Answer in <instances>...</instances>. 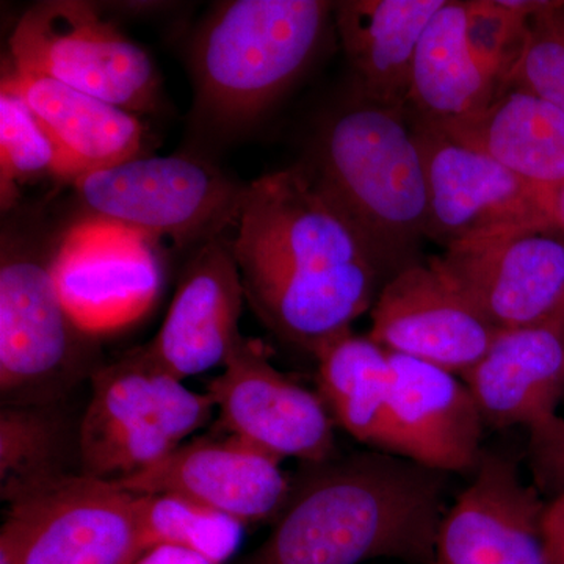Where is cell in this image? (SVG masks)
<instances>
[{
	"instance_id": "cell-1",
	"label": "cell",
	"mask_w": 564,
	"mask_h": 564,
	"mask_svg": "<svg viewBox=\"0 0 564 564\" xmlns=\"http://www.w3.org/2000/svg\"><path fill=\"white\" fill-rule=\"evenodd\" d=\"M234 228L247 303L278 339L313 356L350 333L392 278L303 165L247 184Z\"/></svg>"
},
{
	"instance_id": "cell-2",
	"label": "cell",
	"mask_w": 564,
	"mask_h": 564,
	"mask_svg": "<svg viewBox=\"0 0 564 564\" xmlns=\"http://www.w3.org/2000/svg\"><path fill=\"white\" fill-rule=\"evenodd\" d=\"M447 474L386 452L307 464L269 538L239 564H434Z\"/></svg>"
},
{
	"instance_id": "cell-3",
	"label": "cell",
	"mask_w": 564,
	"mask_h": 564,
	"mask_svg": "<svg viewBox=\"0 0 564 564\" xmlns=\"http://www.w3.org/2000/svg\"><path fill=\"white\" fill-rule=\"evenodd\" d=\"M303 166L386 272L419 262L429 192L410 111L352 95L323 121Z\"/></svg>"
},
{
	"instance_id": "cell-4",
	"label": "cell",
	"mask_w": 564,
	"mask_h": 564,
	"mask_svg": "<svg viewBox=\"0 0 564 564\" xmlns=\"http://www.w3.org/2000/svg\"><path fill=\"white\" fill-rule=\"evenodd\" d=\"M325 0H231L215 7L192 46L196 118L236 132L300 79L332 20Z\"/></svg>"
},
{
	"instance_id": "cell-5",
	"label": "cell",
	"mask_w": 564,
	"mask_h": 564,
	"mask_svg": "<svg viewBox=\"0 0 564 564\" xmlns=\"http://www.w3.org/2000/svg\"><path fill=\"white\" fill-rule=\"evenodd\" d=\"M77 429V458L85 477L118 481L161 463L215 413L209 393L152 362L143 347L104 364Z\"/></svg>"
},
{
	"instance_id": "cell-6",
	"label": "cell",
	"mask_w": 564,
	"mask_h": 564,
	"mask_svg": "<svg viewBox=\"0 0 564 564\" xmlns=\"http://www.w3.org/2000/svg\"><path fill=\"white\" fill-rule=\"evenodd\" d=\"M98 339L82 332L62 302L51 258L3 242L0 259L2 404H61L99 361Z\"/></svg>"
},
{
	"instance_id": "cell-7",
	"label": "cell",
	"mask_w": 564,
	"mask_h": 564,
	"mask_svg": "<svg viewBox=\"0 0 564 564\" xmlns=\"http://www.w3.org/2000/svg\"><path fill=\"white\" fill-rule=\"evenodd\" d=\"M73 185L88 217L126 226L155 243L176 245L221 237L236 225L247 188L188 155H139Z\"/></svg>"
},
{
	"instance_id": "cell-8",
	"label": "cell",
	"mask_w": 564,
	"mask_h": 564,
	"mask_svg": "<svg viewBox=\"0 0 564 564\" xmlns=\"http://www.w3.org/2000/svg\"><path fill=\"white\" fill-rule=\"evenodd\" d=\"M13 66L51 77L132 113L161 104V77L150 55L80 0L31 7L10 39Z\"/></svg>"
},
{
	"instance_id": "cell-9",
	"label": "cell",
	"mask_w": 564,
	"mask_h": 564,
	"mask_svg": "<svg viewBox=\"0 0 564 564\" xmlns=\"http://www.w3.org/2000/svg\"><path fill=\"white\" fill-rule=\"evenodd\" d=\"M0 564H133L143 555L133 494L66 474L7 503Z\"/></svg>"
},
{
	"instance_id": "cell-10",
	"label": "cell",
	"mask_w": 564,
	"mask_h": 564,
	"mask_svg": "<svg viewBox=\"0 0 564 564\" xmlns=\"http://www.w3.org/2000/svg\"><path fill=\"white\" fill-rule=\"evenodd\" d=\"M51 269L70 317L96 339L139 322L162 291L154 240L101 218L74 223L55 248Z\"/></svg>"
},
{
	"instance_id": "cell-11",
	"label": "cell",
	"mask_w": 564,
	"mask_h": 564,
	"mask_svg": "<svg viewBox=\"0 0 564 564\" xmlns=\"http://www.w3.org/2000/svg\"><path fill=\"white\" fill-rule=\"evenodd\" d=\"M430 259L497 329L554 321L564 296V242L544 229L481 234Z\"/></svg>"
},
{
	"instance_id": "cell-12",
	"label": "cell",
	"mask_w": 564,
	"mask_h": 564,
	"mask_svg": "<svg viewBox=\"0 0 564 564\" xmlns=\"http://www.w3.org/2000/svg\"><path fill=\"white\" fill-rule=\"evenodd\" d=\"M411 124L425 166L426 239L447 248L500 229L549 231L536 185L436 126Z\"/></svg>"
},
{
	"instance_id": "cell-13",
	"label": "cell",
	"mask_w": 564,
	"mask_h": 564,
	"mask_svg": "<svg viewBox=\"0 0 564 564\" xmlns=\"http://www.w3.org/2000/svg\"><path fill=\"white\" fill-rule=\"evenodd\" d=\"M206 392L226 434L281 459L321 464L333 458L336 423L328 408L318 393L280 372L261 343L242 337Z\"/></svg>"
},
{
	"instance_id": "cell-14",
	"label": "cell",
	"mask_w": 564,
	"mask_h": 564,
	"mask_svg": "<svg viewBox=\"0 0 564 564\" xmlns=\"http://www.w3.org/2000/svg\"><path fill=\"white\" fill-rule=\"evenodd\" d=\"M370 315L373 343L455 375L480 361L499 333L432 259L386 282Z\"/></svg>"
},
{
	"instance_id": "cell-15",
	"label": "cell",
	"mask_w": 564,
	"mask_h": 564,
	"mask_svg": "<svg viewBox=\"0 0 564 564\" xmlns=\"http://www.w3.org/2000/svg\"><path fill=\"white\" fill-rule=\"evenodd\" d=\"M113 484L135 494H177L245 527L276 519L292 491L281 458L231 434L187 441L161 463Z\"/></svg>"
},
{
	"instance_id": "cell-16",
	"label": "cell",
	"mask_w": 564,
	"mask_h": 564,
	"mask_svg": "<svg viewBox=\"0 0 564 564\" xmlns=\"http://www.w3.org/2000/svg\"><path fill=\"white\" fill-rule=\"evenodd\" d=\"M544 510L511 456L484 454L473 484L445 511L434 564H547Z\"/></svg>"
},
{
	"instance_id": "cell-17",
	"label": "cell",
	"mask_w": 564,
	"mask_h": 564,
	"mask_svg": "<svg viewBox=\"0 0 564 564\" xmlns=\"http://www.w3.org/2000/svg\"><path fill=\"white\" fill-rule=\"evenodd\" d=\"M391 454L440 473L477 469L484 417L473 393L455 373L389 351Z\"/></svg>"
},
{
	"instance_id": "cell-18",
	"label": "cell",
	"mask_w": 564,
	"mask_h": 564,
	"mask_svg": "<svg viewBox=\"0 0 564 564\" xmlns=\"http://www.w3.org/2000/svg\"><path fill=\"white\" fill-rule=\"evenodd\" d=\"M245 302L229 240L212 239L188 263L161 329L143 350L182 381L223 367L243 337L239 321Z\"/></svg>"
},
{
	"instance_id": "cell-19",
	"label": "cell",
	"mask_w": 564,
	"mask_h": 564,
	"mask_svg": "<svg viewBox=\"0 0 564 564\" xmlns=\"http://www.w3.org/2000/svg\"><path fill=\"white\" fill-rule=\"evenodd\" d=\"M485 425H522L530 436L551 429L564 392V328L545 322L499 329L491 347L462 375Z\"/></svg>"
},
{
	"instance_id": "cell-20",
	"label": "cell",
	"mask_w": 564,
	"mask_h": 564,
	"mask_svg": "<svg viewBox=\"0 0 564 564\" xmlns=\"http://www.w3.org/2000/svg\"><path fill=\"white\" fill-rule=\"evenodd\" d=\"M447 0L334 2V24L355 77V96L408 110L411 70L426 25Z\"/></svg>"
},
{
	"instance_id": "cell-21",
	"label": "cell",
	"mask_w": 564,
	"mask_h": 564,
	"mask_svg": "<svg viewBox=\"0 0 564 564\" xmlns=\"http://www.w3.org/2000/svg\"><path fill=\"white\" fill-rule=\"evenodd\" d=\"M9 73L80 177L141 154L139 115L32 70L11 65Z\"/></svg>"
},
{
	"instance_id": "cell-22",
	"label": "cell",
	"mask_w": 564,
	"mask_h": 564,
	"mask_svg": "<svg viewBox=\"0 0 564 564\" xmlns=\"http://www.w3.org/2000/svg\"><path fill=\"white\" fill-rule=\"evenodd\" d=\"M440 129L538 187L564 182V111L524 88H507L480 113Z\"/></svg>"
},
{
	"instance_id": "cell-23",
	"label": "cell",
	"mask_w": 564,
	"mask_h": 564,
	"mask_svg": "<svg viewBox=\"0 0 564 564\" xmlns=\"http://www.w3.org/2000/svg\"><path fill=\"white\" fill-rule=\"evenodd\" d=\"M499 84L475 62L466 41V7L447 0L426 25L411 70V120L444 126L484 111L499 96Z\"/></svg>"
},
{
	"instance_id": "cell-24",
	"label": "cell",
	"mask_w": 564,
	"mask_h": 564,
	"mask_svg": "<svg viewBox=\"0 0 564 564\" xmlns=\"http://www.w3.org/2000/svg\"><path fill=\"white\" fill-rule=\"evenodd\" d=\"M318 395L334 423L375 451L391 454L389 351L369 336L347 333L317 351Z\"/></svg>"
},
{
	"instance_id": "cell-25",
	"label": "cell",
	"mask_w": 564,
	"mask_h": 564,
	"mask_svg": "<svg viewBox=\"0 0 564 564\" xmlns=\"http://www.w3.org/2000/svg\"><path fill=\"white\" fill-rule=\"evenodd\" d=\"M69 423L61 404H2L0 408V496L22 494L63 477L70 448Z\"/></svg>"
},
{
	"instance_id": "cell-26",
	"label": "cell",
	"mask_w": 564,
	"mask_h": 564,
	"mask_svg": "<svg viewBox=\"0 0 564 564\" xmlns=\"http://www.w3.org/2000/svg\"><path fill=\"white\" fill-rule=\"evenodd\" d=\"M132 494L143 554L173 545L223 564L242 543L245 525L231 516L177 494Z\"/></svg>"
},
{
	"instance_id": "cell-27",
	"label": "cell",
	"mask_w": 564,
	"mask_h": 564,
	"mask_svg": "<svg viewBox=\"0 0 564 564\" xmlns=\"http://www.w3.org/2000/svg\"><path fill=\"white\" fill-rule=\"evenodd\" d=\"M44 177L74 184L80 174L52 139L7 70L0 85L2 206H9L20 185Z\"/></svg>"
},
{
	"instance_id": "cell-28",
	"label": "cell",
	"mask_w": 564,
	"mask_h": 564,
	"mask_svg": "<svg viewBox=\"0 0 564 564\" xmlns=\"http://www.w3.org/2000/svg\"><path fill=\"white\" fill-rule=\"evenodd\" d=\"M543 3L533 0L464 2L467 46L480 68L499 84L500 93L524 47L530 18Z\"/></svg>"
},
{
	"instance_id": "cell-29",
	"label": "cell",
	"mask_w": 564,
	"mask_h": 564,
	"mask_svg": "<svg viewBox=\"0 0 564 564\" xmlns=\"http://www.w3.org/2000/svg\"><path fill=\"white\" fill-rule=\"evenodd\" d=\"M514 87L564 111V2H544L530 18L524 47L502 91Z\"/></svg>"
},
{
	"instance_id": "cell-30",
	"label": "cell",
	"mask_w": 564,
	"mask_h": 564,
	"mask_svg": "<svg viewBox=\"0 0 564 564\" xmlns=\"http://www.w3.org/2000/svg\"><path fill=\"white\" fill-rule=\"evenodd\" d=\"M530 464L538 491L549 494L552 499L564 494V419L530 436Z\"/></svg>"
},
{
	"instance_id": "cell-31",
	"label": "cell",
	"mask_w": 564,
	"mask_h": 564,
	"mask_svg": "<svg viewBox=\"0 0 564 564\" xmlns=\"http://www.w3.org/2000/svg\"><path fill=\"white\" fill-rule=\"evenodd\" d=\"M543 544L547 564H564V494L545 503Z\"/></svg>"
},
{
	"instance_id": "cell-32",
	"label": "cell",
	"mask_w": 564,
	"mask_h": 564,
	"mask_svg": "<svg viewBox=\"0 0 564 564\" xmlns=\"http://www.w3.org/2000/svg\"><path fill=\"white\" fill-rule=\"evenodd\" d=\"M538 198L549 231L564 234V182L552 187H538Z\"/></svg>"
},
{
	"instance_id": "cell-33",
	"label": "cell",
	"mask_w": 564,
	"mask_h": 564,
	"mask_svg": "<svg viewBox=\"0 0 564 564\" xmlns=\"http://www.w3.org/2000/svg\"><path fill=\"white\" fill-rule=\"evenodd\" d=\"M133 564H214L204 556L187 551V549L173 547V545H159L150 549L139 556Z\"/></svg>"
},
{
	"instance_id": "cell-34",
	"label": "cell",
	"mask_w": 564,
	"mask_h": 564,
	"mask_svg": "<svg viewBox=\"0 0 564 564\" xmlns=\"http://www.w3.org/2000/svg\"><path fill=\"white\" fill-rule=\"evenodd\" d=\"M551 322L560 323L562 326L564 325V296L562 303H560L558 310H556L554 321Z\"/></svg>"
},
{
	"instance_id": "cell-35",
	"label": "cell",
	"mask_w": 564,
	"mask_h": 564,
	"mask_svg": "<svg viewBox=\"0 0 564 564\" xmlns=\"http://www.w3.org/2000/svg\"><path fill=\"white\" fill-rule=\"evenodd\" d=\"M563 328H564V325H563Z\"/></svg>"
}]
</instances>
